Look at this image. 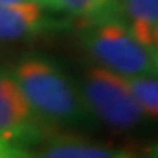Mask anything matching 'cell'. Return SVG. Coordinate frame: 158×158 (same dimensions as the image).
<instances>
[{
    "label": "cell",
    "instance_id": "obj_6",
    "mask_svg": "<svg viewBox=\"0 0 158 158\" xmlns=\"http://www.w3.org/2000/svg\"><path fill=\"white\" fill-rule=\"evenodd\" d=\"M53 26L55 21L37 2L0 5V44L34 37Z\"/></svg>",
    "mask_w": 158,
    "mask_h": 158
},
{
    "label": "cell",
    "instance_id": "obj_2",
    "mask_svg": "<svg viewBox=\"0 0 158 158\" xmlns=\"http://www.w3.org/2000/svg\"><path fill=\"white\" fill-rule=\"evenodd\" d=\"M79 42L94 64L116 74H158V50L140 44L113 13L84 21Z\"/></svg>",
    "mask_w": 158,
    "mask_h": 158
},
{
    "label": "cell",
    "instance_id": "obj_11",
    "mask_svg": "<svg viewBox=\"0 0 158 158\" xmlns=\"http://www.w3.org/2000/svg\"><path fill=\"white\" fill-rule=\"evenodd\" d=\"M139 158H158V150H156V145L153 147H148L145 152L139 153Z\"/></svg>",
    "mask_w": 158,
    "mask_h": 158
},
{
    "label": "cell",
    "instance_id": "obj_10",
    "mask_svg": "<svg viewBox=\"0 0 158 158\" xmlns=\"http://www.w3.org/2000/svg\"><path fill=\"white\" fill-rule=\"evenodd\" d=\"M0 158H31V148L0 140Z\"/></svg>",
    "mask_w": 158,
    "mask_h": 158
},
{
    "label": "cell",
    "instance_id": "obj_12",
    "mask_svg": "<svg viewBox=\"0 0 158 158\" xmlns=\"http://www.w3.org/2000/svg\"><path fill=\"white\" fill-rule=\"evenodd\" d=\"M27 2H37V0H0V5H16V3H27Z\"/></svg>",
    "mask_w": 158,
    "mask_h": 158
},
{
    "label": "cell",
    "instance_id": "obj_8",
    "mask_svg": "<svg viewBox=\"0 0 158 158\" xmlns=\"http://www.w3.org/2000/svg\"><path fill=\"white\" fill-rule=\"evenodd\" d=\"M44 8L82 21L113 13V0H37Z\"/></svg>",
    "mask_w": 158,
    "mask_h": 158
},
{
    "label": "cell",
    "instance_id": "obj_13",
    "mask_svg": "<svg viewBox=\"0 0 158 158\" xmlns=\"http://www.w3.org/2000/svg\"><path fill=\"white\" fill-rule=\"evenodd\" d=\"M0 140H2V139H0Z\"/></svg>",
    "mask_w": 158,
    "mask_h": 158
},
{
    "label": "cell",
    "instance_id": "obj_1",
    "mask_svg": "<svg viewBox=\"0 0 158 158\" xmlns=\"http://www.w3.org/2000/svg\"><path fill=\"white\" fill-rule=\"evenodd\" d=\"M8 69L37 118L52 131L94 121L82 102L77 82L55 60L27 53Z\"/></svg>",
    "mask_w": 158,
    "mask_h": 158
},
{
    "label": "cell",
    "instance_id": "obj_7",
    "mask_svg": "<svg viewBox=\"0 0 158 158\" xmlns=\"http://www.w3.org/2000/svg\"><path fill=\"white\" fill-rule=\"evenodd\" d=\"M113 15L140 44L158 50V0H113Z\"/></svg>",
    "mask_w": 158,
    "mask_h": 158
},
{
    "label": "cell",
    "instance_id": "obj_5",
    "mask_svg": "<svg viewBox=\"0 0 158 158\" xmlns=\"http://www.w3.org/2000/svg\"><path fill=\"white\" fill-rule=\"evenodd\" d=\"M31 158H139V153L81 135L55 132L31 148Z\"/></svg>",
    "mask_w": 158,
    "mask_h": 158
},
{
    "label": "cell",
    "instance_id": "obj_9",
    "mask_svg": "<svg viewBox=\"0 0 158 158\" xmlns=\"http://www.w3.org/2000/svg\"><path fill=\"white\" fill-rule=\"evenodd\" d=\"M121 76V74H119ZM124 85L131 92L147 119H155L158 114V79L152 74L121 76Z\"/></svg>",
    "mask_w": 158,
    "mask_h": 158
},
{
    "label": "cell",
    "instance_id": "obj_4",
    "mask_svg": "<svg viewBox=\"0 0 158 158\" xmlns=\"http://www.w3.org/2000/svg\"><path fill=\"white\" fill-rule=\"evenodd\" d=\"M55 131L37 118L10 69L0 68V139L32 148Z\"/></svg>",
    "mask_w": 158,
    "mask_h": 158
},
{
    "label": "cell",
    "instance_id": "obj_3",
    "mask_svg": "<svg viewBox=\"0 0 158 158\" xmlns=\"http://www.w3.org/2000/svg\"><path fill=\"white\" fill-rule=\"evenodd\" d=\"M82 102L92 119L119 132L132 131L145 121V114L119 74L98 64L84 68L77 81Z\"/></svg>",
    "mask_w": 158,
    "mask_h": 158
}]
</instances>
